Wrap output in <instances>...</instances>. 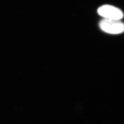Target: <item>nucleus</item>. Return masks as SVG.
I'll return each mask as SVG.
<instances>
[{"instance_id": "1", "label": "nucleus", "mask_w": 124, "mask_h": 124, "mask_svg": "<svg viewBox=\"0 0 124 124\" xmlns=\"http://www.w3.org/2000/svg\"><path fill=\"white\" fill-rule=\"evenodd\" d=\"M99 26L103 31L111 34H119L124 31V23L120 20L105 18L100 21Z\"/></svg>"}, {"instance_id": "2", "label": "nucleus", "mask_w": 124, "mask_h": 124, "mask_svg": "<svg viewBox=\"0 0 124 124\" xmlns=\"http://www.w3.org/2000/svg\"><path fill=\"white\" fill-rule=\"evenodd\" d=\"M98 13L105 18L113 20H120L123 17V13L120 9L108 5L100 7L98 10Z\"/></svg>"}]
</instances>
